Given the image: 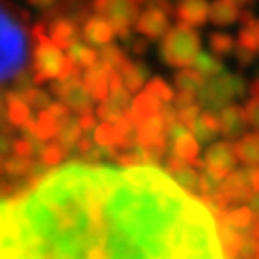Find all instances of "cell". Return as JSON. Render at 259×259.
Listing matches in <instances>:
<instances>
[{
	"label": "cell",
	"instance_id": "cell-1",
	"mask_svg": "<svg viewBox=\"0 0 259 259\" xmlns=\"http://www.w3.org/2000/svg\"><path fill=\"white\" fill-rule=\"evenodd\" d=\"M0 259H227L208 206L151 165L70 161L0 200Z\"/></svg>",
	"mask_w": 259,
	"mask_h": 259
},
{
	"label": "cell",
	"instance_id": "cell-2",
	"mask_svg": "<svg viewBox=\"0 0 259 259\" xmlns=\"http://www.w3.org/2000/svg\"><path fill=\"white\" fill-rule=\"evenodd\" d=\"M27 17L9 0H0V86L29 70L31 33Z\"/></svg>",
	"mask_w": 259,
	"mask_h": 259
},
{
	"label": "cell",
	"instance_id": "cell-3",
	"mask_svg": "<svg viewBox=\"0 0 259 259\" xmlns=\"http://www.w3.org/2000/svg\"><path fill=\"white\" fill-rule=\"evenodd\" d=\"M37 39V47L33 51V86L45 84L49 80H66L74 74H80L76 66H72L70 59L49 37L45 25H37L31 33Z\"/></svg>",
	"mask_w": 259,
	"mask_h": 259
},
{
	"label": "cell",
	"instance_id": "cell-4",
	"mask_svg": "<svg viewBox=\"0 0 259 259\" xmlns=\"http://www.w3.org/2000/svg\"><path fill=\"white\" fill-rule=\"evenodd\" d=\"M200 53V37L184 23L169 27L159 43V57L171 68H188Z\"/></svg>",
	"mask_w": 259,
	"mask_h": 259
},
{
	"label": "cell",
	"instance_id": "cell-5",
	"mask_svg": "<svg viewBox=\"0 0 259 259\" xmlns=\"http://www.w3.org/2000/svg\"><path fill=\"white\" fill-rule=\"evenodd\" d=\"M198 104L204 110H219L231 102V98H239L245 94V82L241 76H233L229 72H223L208 82L204 80L202 90L198 92Z\"/></svg>",
	"mask_w": 259,
	"mask_h": 259
},
{
	"label": "cell",
	"instance_id": "cell-6",
	"mask_svg": "<svg viewBox=\"0 0 259 259\" xmlns=\"http://www.w3.org/2000/svg\"><path fill=\"white\" fill-rule=\"evenodd\" d=\"M92 9L112 27L114 35H120L128 41L131 27L139 15L137 0H92Z\"/></svg>",
	"mask_w": 259,
	"mask_h": 259
},
{
	"label": "cell",
	"instance_id": "cell-7",
	"mask_svg": "<svg viewBox=\"0 0 259 259\" xmlns=\"http://www.w3.org/2000/svg\"><path fill=\"white\" fill-rule=\"evenodd\" d=\"M51 92L70 112L82 114L86 110H92V98L82 82V74H74L66 80H55L51 86Z\"/></svg>",
	"mask_w": 259,
	"mask_h": 259
},
{
	"label": "cell",
	"instance_id": "cell-8",
	"mask_svg": "<svg viewBox=\"0 0 259 259\" xmlns=\"http://www.w3.org/2000/svg\"><path fill=\"white\" fill-rule=\"evenodd\" d=\"M237 153H235V145L231 141H219V143H212L206 153H204V171L217 180V182H223L229 174L235 171L237 167Z\"/></svg>",
	"mask_w": 259,
	"mask_h": 259
},
{
	"label": "cell",
	"instance_id": "cell-9",
	"mask_svg": "<svg viewBox=\"0 0 259 259\" xmlns=\"http://www.w3.org/2000/svg\"><path fill=\"white\" fill-rule=\"evenodd\" d=\"M219 194L225 198V202L229 206L247 202L253 194H257L253 190V184H251V178H249V167L247 169H235L233 174H229L219 184Z\"/></svg>",
	"mask_w": 259,
	"mask_h": 259
},
{
	"label": "cell",
	"instance_id": "cell-10",
	"mask_svg": "<svg viewBox=\"0 0 259 259\" xmlns=\"http://www.w3.org/2000/svg\"><path fill=\"white\" fill-rule=\"evenodd\" d=\"M137 145L147 151H167V133L161 112L137 126Z\"/></svg>",
	"mask_w": 259,
	"mask_h": 259
},
{
	"label": "cell",
	"instance_id": "cell-11",
	"mask_svg": "<svg viewBox=\"0 0 259 259\" xmlns=\"http://www.w3.org/2000/svg\"><path fill=\"white\" fill-rule=\"evenodd\" d=\"M133 27L147 41H157L169 29V13H165L161 9H155V7H147L143 13L137 15Z\"/></svg>",
	"mask_w": 259,
	"mask_h": 259
},
{
	"label": "cell",
	"instance_id": "cell-12",
	"mask_svg": "<svg viewBox=\"0 0 259 259\" xmlns=\"http://www.w3.org/2000/svg\"><path fill=\"white\" fill-rule=\"evenodd\" d=\"M219 118V126H221V133L227 139H239L243 137V133L247 131V112L245 106L239 104H227L221 108V112L217 114Z\"/></svg>",
	"mask_w": 259,
	"mask_h": 259
},
{
	"label": "cell",
	"instance_id": "cell-13",
	"mask_svg": "<svg viewBox=\"0 0 259 259\" xmlns=\"http://www.w3.org/2000/svg\"><path fill=\"white\" fill-rule=\"evenodd\" d=\"M108 76H110V68L102 61H96L94 66L84 70L82 82H84L92 100L102 102L108 96Z\"/></svg>",
	"mask_w": 259,
	"mask_h": 259
},
{
	"label": "cell",
	"instance_id": "cell-14",
	"mask_svg": "<svg viewBox=\"0 0 259 259\" xmlns=\"http://www.w3.org/2000/svg\"><path fill=\"white\" fill-rule=\"evenodd\" d=\"M47 37L59 47V49H68L74 41L80 39V27L74 19L70 17H57L49 23Z\"/></svg>",
	"mask_w": 259,
	"mask_h": 259
},
{
	"label": "cell",
	"instance_id": "cell-15",
	"mask_svg": "<svg viewBox=\"0 0 259 259\" xmlns=\"http://www.w3.org/2000/svg\"><path fill=\"white\" fill-rule=\"evenodd\" d=\"M169 143H171V155H176V157H180L182 161L190 163L194 169H198V171L204 169V163H202V159L198 157V151H200L198 141H196V137H194L190 131L178 135V137L171 139Z\"/></svg>",
	"mask_w": 259,
	"mask_h": 259
},
{
	"label": "cell",
	"instance_id": "cell-16",
	"mask_svg": "<svg viewBox=\"0 0 259 259\" xmlns=\"http://www.w3.org/2000/svg\"><path fill=\"white\" fill-rule=\"evenodd\" d=\"M80 37H84V41L88 45H94V47H104L112 41L114 37V31L112 27L98 15L94 17H88L84 23H82V29H80Z\"/></svg>",
	"mask_w": 259,
	"mask_h": 259
},
{
	"label": "cell",
	"instance_id": "cell-17",
	"mask_svg": "<svg viewBox=\"0 0 259 259\" xmlns=\"http://www.w3.org/2000/svg\"><path fill=\"white\" fill-rule=\"evenodd\" d=\"M176 17L188 27H202L208 21L206 0H180L176 7Z\"/></svg>",
	"mask_w": 259,
	"mask_h": 259
},
{
	"label": "cell",
	"instance_id": "cell-18",
	"mask_svg": "<svg viewBox=\"0 0 259 259\" xmlns=\"http://www.w3.org/2000/svg\"><path fill=\"white\" fill-rule=\"evenodd\" d=\"M82 135L84 133H82V128H80L78 118L72 112H68L66 116L59 120V124H57L55 139H57V145H61L66 151H72V149H76V145L82 139Z\"/></svg>",
	"mask_w": 259,
	"mask_h": 259
},
{
	"label": "cell",
	"instance_id": "cell-19",
	"mask_svg": "<svg viewBox=\"0 0 259 259\" xmlns=\"http://www.w3.org/2000/svg\"><path fill=\"white\" fill-rule=\"evenodd\" d=\"M159 112H161V102H159L153 94H149L147 90L141 92V94L131 102V108H128V114H131L135 126H139L141 122L149 120L151 116H155V114H159Z\"/></svg>",
	"mask_w": 259,
	"mask_h": 259
},
{
	"label": "cell",
	"instance_id": "cell-20",
	"mask_svg": "<svg viewBox=\"0 0 259 259\" xmlns=\"http://www.w3.org/2000/svg\"><path fill=\"white\" fill-rule=\"evenodd\" d=\"M241 19V29H239V37H237V45L257 53L259 51V19L253 17L251 13H243L239 15Z\"/></svg>",
	"mask_w": 259,
	"mask_h": 259
},
{
	"label": "cell",
	"instance_id": "cell-21",
	"mask_svg": "<svg viewBox=\"0 0 259 259\" xmlns=\"http://www.w3.org/2000/svg\"><path fill=\"white\" fill-rule=\"evenodd\" d=\"M7 98V108H5V118L13 124V126H23L29 118H31V106L21 98L19 90H11L5 94Z\"/></svg>",
	"mask_w": 259,
	"mask_h": 259
},
{
	"label": "cell",
	"instance_id": "cell-22",
	"mask_svg": "<svg viewBox=\"0 0 259 259\" xmlns=\"http://www.w3.org/2000/svg\"><path fill=\"white\" fill-rule=\"evenodd\" d=\"M192 133L196 135V141H202V143L214 141L219 137V133H221L217 114L210 112V110H200V114L196 116V120H194Z\"/></svg>",
	"mask_w": 259,
	"mask_h": 259
},
{
	"label": "cell",
	"instance_id": "cell-23",
	"mask_svg": "<svg viewBox=\"0 0 259 259\" xmlns=\"http://www.w3.org/2000/svg\"><path fill=\"white\" fill-rule=\"evenodd\" d=\"M118 74L122 78V86L131 94L139 92L149 78V70H147L145 63H133V61H126Z\"/></svg>",
	"mask_w": 259,
	"mask_h": 259
},
{
	"label": "cell",
	"instance_id": "cell-24",
	"mask_svg": "<svg viewBox=\"0 0 259 259\" xmlns=\"http://www.w3.org/2000/svg\"><path fill=\"white\" fill-rule=\"evenodd\" d=\"M255 214L251 212V208L249 206H237V208H227L225 210V214H223V219H219V221H225L231 229H235L237 233H241V235H251V229H253V223H255Z\"/></svg>",
	"mask_w": 259,
	"mask_h": 259
},
{
	"label": "cell",
	"instance_id": "cell-25",
	"mask_svg": "<svg viewBox=\"0 0 259 259\" xmlns=\"http://www.w3.org/2000/svg\"><path fill=\"white\" fill-rule=\"evenodd\" d=\"M235 153L247 167H259V133H247L235 143Z\"/></svg>",
	"mask_w": 259,
	"mask_h": 259
},
{
	"label": "cell",
	"instance_id": "cell-26",
	"mask_svg": "<svg viewBox=\"0 0 259 259\" xmlns=\"http://www.w3.org/2000/svg\"><path fill=\"white\" fill-rule=\"evenodd\" d=\"M66 57L70 59L72 66H76L78 70H86V68L94 66V63L98 61V51L92 49V45H86V43H82V41L78 39V41H74V43L68 47Z\"/></svg>",
	"mask_w": 259,
	"mask_h": 259
},
{
	"label": "cell",
	"instance_id": "cell-27",
	"mask_svg": "<svg viewBox=\"0 0 259 259\" xmlns=\"http://www.w3.org/2000/svg\"><path fill=\"white\" fill-rule=\"evenodd\" d=\"M239 19V7L229 3V0H214L212 5H208V21L219 25V27H227L233 25Z\"/></svg>",
	"mask_w": 259,
	"mask_h": 259
},
{
	"label": "cell",
	"instance_id": "cell-28",
	"mask_svg": "<svg viewBox=\"0 0 259 259\" xmlns=\"http://www.w3.org/2000/svg\"><path fill=\"white\" fill-rule=\"evenodd\" d=\"M192 66L202 78H214L225 72V66L221 63V59L214 53H206V51H200L196 55V59L192 61Z\"/></svg>",
	"mask_w": 259,
	"mask_h": 259
},
{
	"label": "cell",
	"instance_id": "cell-29",
	"mask_svg": "<svg viewBox=\"0 0 259 259\" xmlns=\"http://www.w3.org/2000/svg\"><path fill=\"white\" fill-rule=\"evenodd\" d=\"M176 86L180 92L186 94H198L204 86V78L194 70V68H184L182 72L176 74Z\"/></svg>",
	"mask_w": 259,
	"mask_h": 259
},
{
	"label": "cell",
	"instance_id": "cell-30",
	"mask_svg": "<svg viewBox=\"0 0 259 259\" xmlns=\"http://www.w3.org/2000/svg\"><path fill=\"white\" fill-rule=\"evenodd\" d=\"M94 141L100 147H120V133L118 128L114 126V122H102L100 126L94 128Z\"/></svg>",
	"mask_w": 259,
	"mask_h": 259
},
{
	"label": "cell",
	"instance_id": "cell-31",
	"mask_svg": "<svg viewBox=\"0 0 259 259\" xmlns=\"http://www.w3.org/2000/svg\"><path fill=\"white\" fill-rule=\"evenodd\" d=\"M17 90L21 92V98L31 106V110L33 108L35 110H43V108H47L51 104L49 94L43 92V90H39L37 86H27V88H17Z\"/></svg>",
	"mask_w": 259,
	"mask_h": 259
},
{
	"label": "cell",
	"instance_id": "cell-32",
	"mask_svg": "<svg viewBox=\"0 0 259 259\" xmlns=\"http://www.w3.org/2000/svg\"><path fill=\"white\" fill-rule=\"evenodd\" d=\"M98 57L102 59V63H106V66H108L110 70H114V72H120V68L128 61L126 55H124V51H122L120 47L112 45V43L104 45L102 51L98 53Z\"/></svg>",
	"mask_w": 259,
	"mask_h": 259
},
{
	"label": "cell",
	"instance_id": "cell-33",
	"mask_svg": "<svg viewBox=\"0 0 259 259\" xmlns=\"http://www.w3.org/2000/svg\"><path fill=\"white\" fill-rule=\"evenodd\" d=\"M66 155H68V151L57 143H47L39 149V159H41L43 167H57Z\"/></svg>",
	"mask_w": 259,
	"mask_h": 259
},
{
	"label": "cell",
	"instance_id": "cell-34",
	"mask_svg": "<svg viewBox=\"0 0 259 259\" xmlns=\"http://www.w3.org/2000/svg\"><path fill=\"white\" fill-rule=\"evenodd\" d=\"M208 43H210V49L214 55H231L237 47L235 37H231L229 33H212Z\"/></svg>",
	"mask_w": 259,
	"mask_h": 259
},
{
	"label": "cell",
	"instance_id": "cell-35",
	"mask_svg": "<svg viewBox=\"0 0 259 259\" xmlns=\"http://www.w3.org/2000/svg\"><path fill=\"white\" fill-rule=\"evenodd\" d=\"M149 94H153L161 104H169V102H174V90L169 88V84H165V80L163 78H153V80H149V84H147V88H145Z\"/></svg>",
	"mask_w": 259,
	"mask_h": 259
},
{
	"label": "cell",
	"instance_id": "cell-36",
	"mask_svg": "<svg viewBox=\"0 0 259 259\" xmlns=\"http://www.w3.org/2000/svg\"><path fill=\"white\" fill-rule=\"evenodd\" d=\"M39 149H41V143L29 139V137H25V135H23V139H15V141L11 143V151H13V155H17V157H33Z\"/></svg>",
	"mask_w": 259,
	"mask_h": 259
},
{
	"label": "cell",
	"instance_id": "cell-37",
	"mask_svg": "<svg viewBox=\"0 0 259 259\" xmlns=\"http://www.w3.org/2000/svg\"><path fill=\"white\" fill-rule=\"evenodd\" d=\"M245 112H247L249 126H253L255 131L259 133V96L257 98H249V102L245 106Z\"/></svg>",
	"mask_w": 259,
	"mask_h": 259
},
{
	"label": "cell",
	"instance_id": "cell-38",
	"mask_svg": "<svg viewBox=\"0 0 259 259\" xmlns=\"http://www.w3.org/2000/svg\"><path fill=\"white\" fill-rule=\"evenodd\" d=\"M78 122H80V128H82V133H90L96 128V114L92 110H86L78 116Z\"/></svg>",
	"mask_w": 259,
	"mask_h": 259
},
{
	"label": "cell",
	"instance_id": "cell-39",
	"mask_svg": "<svg viewBox=\"0 0 259 259\" xmlns=\"http://www.w3.org/2000/svg\"><path fill=\"white\" fill-rule=\"evenodd\" d=\"M235 57H237V61H239V66L241 68H247V66H251V61H253V57H255V53H251V51H247V49H243V47H235Z\"/></svg>",
	"mask_w": 259,
	"mask_h": 259
},
{
	"label": "cell",
	"instance_id": "cell-40",
	"mask_svg": "<svg viewBox=\"0 0 259 259\" xmlns=\"http://www.w3.org/2000/svg\"><path fill=\"white\" fill-rule=\"evenodd\" d=\"M57 0H29V5L39 9V11H49L51 7H55Z\"/></svg>",
	"mask_w": 259,
	"mask_h": 259
},
{
	"label": "cell",
	"instance_id": "cell-41",
	"mask_svg": "<svg viewBox=\"0 0 259 259\" xmlns=\"http://www.w3.org/2000/svg\"><path fill=\"white\" fill-rule=\"evenodd\" d=\"M145 49H147V39H145V37H143V39H135V41H131V51H133V53L143 55Z\"/></svg>",
	"mask_w": 259,
	"mask_h": 259
},
{
	"label": "cell",
	"instance_id": "cell-42",
	"mask_svg": "<svg viewBox=\"0 0 259 259\" xmlns=\"http://www.w3.org/2000/svg\"><path fill=\"white\" fill-rule=\"evenodd\" d=\"M76 149L82 153V155H86L90 149H92V141L90 139H86V137H82L80 141H78V145H76Z\"/></svg>",
	"mask_w": 259,
	"mask_h": 259
},
{
	"label": "cell",
	"instance_id": "cell-43",
	"mask_svg": "<svg viewBox=\"0 0 259 259\" xmlns=\"http://www.w3.org/2000/svg\"><path fill=\"white\" fill-rule=\"evenodd\" d=\"M249 94H251V98H257V96H259V74L251 80V84H249Z\"/></svg>",
	"mask_w": 259,
	"mask_h": 259
},
{
	"label": "cell",
	"instance_id": "cell-44",
	"mask_svg": "<svg viewBox=\"0 0 259 259\" xmlns=\"http://www.w3.org/2000/svg\"><path fill=\"white\" fill-rule=\"evenodd\" d=\"M229 3H233V5H237V7H239V5H247L249 0H229Z\"/></svg>",
	"mask_w": 259,
	"mask_h": 259
},
{
	"label": "cell",
	"instance_id": "cell-45",
	"mask_svg": "<svg viewBox=\"0 0 259 259\" xmlns=\"http://www.w3.org/2000/svg\"><path fill=\"white\" fill-rule=\"evenodd\" d=\"M137 3H145V0H137Z\"/></svg>",
	"mask_w": 259,
	"mask_h": 259
},
{
	"label": "cell",
	"instance_id": "cell-46",
	"mask_svg": "<svg viewBox=\"0 0 259 259\" xmlns=\"http://www.w3.org/2000/svg\"><path fill=\"white\" fill-rule=\"evenodd\" d=\"M257 259H259V251H257Z\"/></svg>",
	"mask_w": 259,
	"mask_h": 259
}]
</instances>
